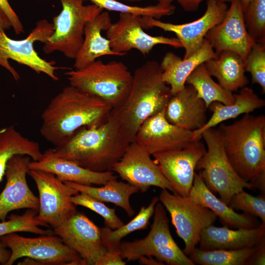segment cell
Instances as JSON below:
<instances>
[{
    "label": "cell",
    "mask_w": 265,
    "mask_h": 265,
    "mask_svg": "<svg viewBox=\"0 0 265 265\" xmlns=\"http://www.w3.org/2000/svg\"><path fill=\"white\" fill-rule=\"evenodd\" d=\"M131 143L110 114L102 124L83 127L44 153L96 172L111 171Z\"/></svg>",
    "instance_id": "1"
},
{
    "label": "cell",
    "mask_w": 265,
    "mask_h": 265,
    "mask_svg": "<svg viewBox=\"0 0 265 265\" xmlns=\"http://www.w3.org/2000/svg\"><path fill=\"white\" fill-rule=\"evenodd\" d=\"M112 109L102 100L69 85L55 95L43 111L40 133L56 146L81 127L102 124Z\"/></svg>",
    "instance_id": "2"
},
{
    "label": "cell",
    "mask_w": 265,
    "mask_h": 265,
    "mask_svg": "<svg viewBox=\"0 0 265 265\" xmlns=\"http://www.w3.org/2000/svg\"><path fill=\"white\" fill-rule=\"evenodd\" d=\"M226 156L243 180L265 191V116L245 114L217 129Z\"/></svg>",
    "instance_id": "3"
},
{
    "label": "cell",
    "mask_w": 265,
    "mask_h": 265,
    "mask_svg": "<svg viewBox=\"0 0 265 265\" xmlns=\"http://www.w3.org/2000/svg\"><path fill=\"white\" fill-rule=\"evenodd\" d=\"M162 73L160 64L154 60L136 68L127 98L110 112L131 142L134 141L141 124L166 107L171 94L170 87L162 79Z\"/></svg>",
    "instance_id": "4"
},
{
    "label": "cell",
    "mask_w": 265,
    "mask_h": 265,
    "mask_svg": "<svg viewBox=\"0 0 265 265\" xmlns=\"http://www.w3.org/2000/svg\"><path fill=\"white\" fill-rule=\"evenodd\" d=\"M70 85L106 102L112 109L125 101L133 76L121 61L96 60L88 65L65 73Z\"/></svg>",
    "instance_id": "5"
},
{
    "label": "cell",
    "mask_w": 265,
    "mask_h": 265,
    "mask_svg": "<svg viewBox=\"0 0 265 265\" xmlns=\"http://www.w3.org/2000/svg\"><path fill=\"white\" fill-rule=\"evenodd\" d=\"M207 150L198 161L196 169L199 170L206 186L220 199L228 204L232 197L244 188L255 189L237 173L225 153L217 129L211 128L201 134Z\"/></svg>",
    "instance_id": "6"
},
{
    "label": "cell",
    "mask_w": 265,
    "mask_h": 265,
    "mask_svg": "<svg viewBox=\"0 0 265 265\" xmlns=\"http://www.w3.org/2000/svg\"><path fill=\"white\" fill-rule=\"evenodd\" d=\"M119 251L122 258L127 261L145 256L169 265H195L174 240L165 208L161 203L155 206L153 222L147 236L133 241L121 242Z\"/></svg>",
    "instance_id": "7"
},
{
    "label": "cell",
    "mask_w": 265,
    "mask_h": 265,
    "mask_svg": "<svg viewBox=\"0 0 265 265\" xmlns=\"http://www.w3.org/2000/svg\"><path fill=\"white\" fill-rule=\"evenodd\" d=\"M62 6L53 18L54 31L44 43L46 54L58 51L70 59H75L84 39L86 25L103 11L95 4L84 5L85 0H59Z\"/></svg>",
    "instance_id": "8"
},
{
    "label": "cell",
    "mask_w": 265,
    "mask_h": 265,
    "mask_svg": "<svg viewBox=\"0 0 265 265\" xmlns=\"http://www.w3.org/2000/svg\"><path fill=\"white\" fill-rule=\"evenodd\" d=\"M11 251L5 265H12L23 257L20 265H85L80 256L54 233L27 238L16 233L0 237Z\"/></svg>",
    "instance_id": "9"
},
{
    "label": "cell",
    "mask_w": 265,
    "mask_h": 265,
    "mask_svg": "<svg viewBox=\"0 0 265 265\" xmlns=\"http://www.w3.org/2000/svg\"><path fill=\"white\" fill-rule=\"evenodd\" d=\"M53 31V23L45 19L37 22L35 27L22 40L12 39L4 30H0V65L7 70L16 81L20 79V76L10 65L8 59L26 65L38 74L44 73L57 81L58 78L55 71L60 68L55 65L54 61H48L41 58L34 48L35 42L46 43Z\"/></svg>",
    "instance_id": "10"
},
{
    "label": "cell",
    "mask_w": 265,
    "mask_h": 265,
    "mask_svg": "<svg viewBox=\"0 0 265 265\" xmlns=\"http://www.w3.org/2000/svg\"><path fill=\"white\" fill-rule=\"evenodd\" d=\"M159 200L169 212L176 233L184 242L183 250L189 256L196 248L202 230L216 221L217 216L208 208L166 189H162Z\"/></svg>",
    "instance_id": "11"
},
{
    "label": "cell",
    "mask_w": 265,
    "mask_h": 265,
    "mask_svg": "<svg viewBox=\"0 0 265 265\" xmlns=\"http://www.w3.org/2000/svg\"><path fill=\"white\" fill-rule=\"evenodd\" d=\"M28 174L39 192V209L36 217L53 229L60 226L77 210L71 197L79 192L47 171L29 169Z\"/></svg>",
    "instance_id": "12"
},
{
    "label": "cell",
    "mask_w": 265,
    "mask_h": 265,
    "mask_svg": "<svg viewBox=\"0 0 265 265\" xmlns=\"http://www.w3.org/2000/svg\"><path fill=\"white\" fill-rule=\"evenodd\" d=\"M205 13L199 19L187 23L174 24L163 22L151 17H141L143 29L158 27L174 33L185 49L184 58L196 52L202 46L208 31L224 19L228 7L225 2L207 0Z\"/></svg>",
    "instance_id": "13"
},
{
    "label": "cell",
    "mask_w": 265,
    "mask_h": 265,
    "mask_svg": "<svg viewBox=\"0 0 265 265\" xmlns=\"http://www.w3.org/2000/svg\"><path fill=\"white\" fill-rule=\"evenodd\" d=\"M53 232L80 256L85 265H98L107 251L102 240L101 228L77 211Z\"/></svg>",
    "instance_id": "14"
},
{
    "label": "cell",
    "mask_w": 265,
    "mask_h": 265,
    "mask_svg": "<svg viewBox=\"0 0 265 265\" xmlns=\"http://www.w3.org/2000/svg\"><path fill=\"white\" fill-rule=\"evenodd\" d=\"M106 38L111 50L118 56H123L132 49H136L143 55L148 54L158 45L183 48L177 38L152 36L142 26L141 16L120 13L118 20L112 23L106 31Z\"/></svg>",
    "instance_id": "15"
},
{
    "label": "cell",
    "mask_w": 265,
    "mask_h": 265,
    "mask_svg": "<svg viewBox=\"0 0 265 265\" xmlns=\"http://www.w3.org/2000/svg\"><path fill=\"white\" fill-rule=\"evenodd\" d=\"M201 139L179 150L156 153L154 161L172 187L174 193L188 197L197 164L206 151Z\"/></svg>",
    "instance_id": "16"
},
{
    "label": "cell",
    "mask_w": 265,
    "mask_h": 265,
    "mask_svg": "<svg viewBox=\"0 0 265 265\" xmlns=\"http://www.w3.org/2000/svg\"><path fill=\"white\" fill-rule=\"evenodd\" d=\"M151 156L136 142H131L121 158L114 165L112 171L141 192H145L151 186H154L174 193L171 185Z\"/></svg>",
    "instance_id": "17"
},
{
    "label": "cell",
    "mask_w": 265,
    "mask_h": 265,
    "mask_svg": "<svg viewBox=\"0 0 265 265\" xmlns=\"http://www.w3.org/2000/svg\"><path fill=\"white\" fill-rule=\"evenodd\" d=\"M165 108L147 119L135 137L134 141L151 156L183 149L197 139L194 138L193 131L168 122L165 117Z\"/></svg>",
    "instance_id": "18"
},
{
    "label": "cell",
    "mask_w": 265,
    "mask_h": 265,
    "mask_svg": "<svg viewBox=\"0 0 265 265\" xmlns=\"http://www.w3.org/2000/svg\"><path fill=\"white\" fill-rule=\"evenodd\" d=\"M30 157L13 156L8 160L4 176L6 183L0 194V220H6L12 211L28 209L38 211L39 198L31 191L26 180Z\"/></svg>",
    "instance_id": "19"
},
{
    "label": "cell",
    "mask_w": 265,
    "mask_h": 265,
    "mask_svg": "<svg viewBox=\"0 0 265 265\" xmlns=\"http://www.w3.org/2000/svg\"><path fill=\"white\" fill-rule=\"evenodd\" d=\"M230 2L223 20L208 31L205 39L217 55L224 51H230L238 54L244 61L256 42L246 29L240 0Z\"/></svg>",
    "instance_id": "20"
},
{
    "label": "cell",
    "mask_w": 265,
    "mask_h": 265,
    "mask_svg": "<svg viewBox=\"0 0 265 265\" xmlns=\"http://www.w3.org/2000/svg\"><path fill=\"white\" fill-rule=\"evenodd\" d=\"M208 107L197 96L190 84L174 94H171L166 106L164 115L170 123L194 131L201 129L207 122Z\"/></svg>",
    "instance_id": "21"
},
{
    "label": "cell",
    "mask_w": 265,
    "mask_h": 265,
    "mask_svg": "<svg viewBox=\"0 0 265 265\" xmlns=\"http://www.w3.org/2000/svg\"><path fill=\"white\" fill-rule=\"evenodd\" d=\"M265 238V224L253 228L231 229L212 225L204 229L199 240L200 249L237 250L257 245Z\"/></svg>",
    "instance_id": "22"
},
{
    "label": "cell",
    "mask_w": 265,
    "mask_h": 265,
    "mask_svg": "<svg viewBox=\"0 0 265 265\" xmlns=\"http://www.w3.org/2000/svg\"><path fill=\"white\" fill-rule=\"evenodd\" d=\"M192 201L211 210L224 226L233 229L253 228L260 225L256 217L239 213L218 198L206 186L199 174L195 173L193 185L188 195Z\"/></svg>",
    "instance_id": "23"
},
{
    "label": "cell",
    "mask_w": 265,
    "mask_h": 265,
    "mask_svg": "<svg viewBox=\"0 0 265 265\" xmlns=\"http://www.w3.org/2000/svg\"><path fill=\"white\" fill-rule=\"evenodd\" d=\"M217 56L205 38L201 47L188 58L182 59L173 52H167L160 64L162 79L170 87L171 94H175L184 88L187 78L197 66Z\"/></svg>",
    "instance_id": "24"
},
{
    "label": "cell",
    "mask_w": 265,
    "mask_h": 265,
    "mask_svg": "<svg viewBox=\"0 0 265 265\" xmlns=\"http://www.w3.org/2000/svg\"><path fill=\"white\" fill-rule=\"evenodd\" d=\"M43 153L44 157L42 159L30 161L29 169L52 173L63 182H71L87 186L104 185L109 180L117 178L113 171H91L69 160Z\"/></svg>",
    "instance_id": "25"
},
{
    "label": "cell",
    "mask_w": 265,
    "mask_h": 265,
    "mask_svg": "<svg viewBox=\"0 0 265 265\" xmlns=\"http://www.w3.org/2000/svg\"><path fill=\"white\" fill-rule=\"evenodd\" d=\"M111 23L109 13L103 11L85 26L82 45L75 59V69L83 68L104 55H118L113 52L108 39L102 35Z\"/></svg>",
    "instance_id": "26"
},
{
    "label": "cell",
    "mask_w": 265,
    "mask_h": 265,
    "mask_svg": "<svg viewBox=\"0 0 265 265\" xmlns=\"http://www.w3.org/2000/svg\"><path fill=\"white\" fill-rule=\"evenodd\" d=\"M234 103L224 105L218 102L211 103L208 108L212 112L211 117L200 129L193 131L194 139H201L203 132L214 128L224 121L234 119L243 114H248L261 108L265 105V101L260 98L248 87L240 89L238 93L234 94Z\"/></svg>",
    "instance_id": "27"
},
{
    "label": "cell",
    "mask_w": 265,
    "mask_h": 265,
    "mask_svg": "<svg viewBox=\"0 0 265 265\" xmlns=\"http://www.w3.org/2000/svg\"><path fill=\"white\" fill-rule=\"evenodd\" d=\"M205 64L210 75L217 79L219 84L232 92L246 86L249 82L245 75L244 61L235 52L224 51Z\"/></svg>",
    "instance_id": "28"
},
{
    "label": "cell",
    "mask_w": 265,
    "mask_h": 265,
    "mask_svg": "<svg viewBox=\"0 0 265 265\" xmlns=\"http://www.w3.org/2000/svg\"><path fill=\"white\" fill-rule=\"evenodd\" d=\"M64 182L79 192L86 193L102 202L112 203L121 207L129 217L132 216L135 213L131 205L130 198L139 190L128 183L118 181L117 178H115L109 180L101 187H94L71 182Z\"/></svg>",
    "instance_id": "29"
},
{
    "label": "cell",
    "mask_w": 265,
    "mask_h": 265,
    "mask_svg": "<svg viewBox=\"0 0 265 265\" xmlns=\"http://www.w3.org/2000/svg\"><path fill=\"white\" fill-rule=\"evenodd\" d=\"M17 154L26 155L33 160H41L44 153L39 144L21 133L13 126L0 130V183L4 176L8 160Z\"/></svg>",
    "instance_id": "30"
},
{
    "label": "cell",
    "mask_w": 265,
    "mask_h": 265,
    "mask_svg": "<svg viewBox=\"0 0 265 265\" xmlns=\"http://www.w3.org/2000/svg\"><path fill=\"white\" fill-rule=\"evenodd\" d=\"M186 84H190L194 88L198 97L205 102L208 108L214 102L224 105L234 103V94L213 80L205 63L197 66L191 73L186 80Z\"/></svg>",
    "instance_id": "31"
},
{
    "label": "cell",
    "mask_w": 265,
    "mask_h": 265,
    "mask_svg": "<svg viewBox=\"0 0 265 265\" xmlns=\"http://www.w3.org/2000/svg\"><path fill=\"white\" fill-rule=\"evenodd\" d=\"M159 201V197H154L148 206H142L132 220L118 229L112 230L106 226L101 228L102 240L107 250L119 251V245L123 238L134 231L146 229Z\"/></svg>",
    "instance_id": "32"
},
{
    "label": "cell",
    "mask_w": 265,
    "mask_h": 265,
    "mask_svg": "<svg viewBox=\"0 0 265 265\" xmlns=\"http://www.w3.org/2000/svg\"><path fill=\"white\" fill-rule=\"evenodd\" d=\"M257 245L237 250H203L196 248L188 257L195 265H245L256 250Z\"/></svg>",
    "instance_id": "33"
},
{
    "label": "cell",
    "mask_w": 265,
    "mask_h": 265,
    "mask_svg": "<svg viewBox=\"0 0 265 265\" xmlns=\"http://www.w3.org/2000/svg\"><path fill=\"white\" fill-rule=\"evenodd\" d=\"M89 0L103 9L128 13L141 17H151L158 20H159L163 16L173 14L175 9V6L171 3L158 2L155 5L142 7L127 5L116 0Z\"/></svg>",
    "instance_id": "34"
},
{
    "label": "cell",
    "mask_w": 265,
    "mask_h": 265,
    "mask_svg": "<svg viewBox=\"0 0 265 265\" xmlns=\"http://www.w3.org/2000/svg\"><path fill=\"white\" fill-rule=\"evenodd\" d=\"M38 211L29 209L22 215L12 214L7 220L0 222V237L13 233L29 232L38 235L52 234L53 231L40 227H47L36 217Z\"/></svg>",
    "instance_id": "35"
},
{
    "label": "cell",
    "mask_w": 265,
    "mask_h": 265,
    "mask_svg": "<svg viewBox=\"0 0 265 265\" xmlns=\"http://www.w3.org/2000/svg\"><path fill=\"white\" fill-rule=\"evenodd\" d=\"M71 201L76 206L89 209L101 216L106 226L112 230L121 227L124 223L117 215L114 208L106 206L102 202L89 194L79 192L71 197Z\"/></svg>",
    "instance_id": "36"
},
{
    "label": "cell",
    "mask_w": 265,
    "mask_h": 265,
    "mask_svg": "<svg viewBox=\"0 0 265 265\" xmlns=\"http://www.w3.org/2000/svg\"><path fill=\"white\" fill-rule=\"evenodd\" d=\"M244 18L246 29L256 42H265V0H252Z\"/></svg>",
    "instance_id": "37"
},
{
    "label": "cell",
    "mask_w": 265,
    "mask_h": 265,
    "mask_svg": "<svg viewBox=\"0 0 265 265\" xmlns=\"http://www.w3.org/2000/svg\"><path fill=\"white\" fill-rule=\"evenodd\" d=\"M228 205L234 210L242 211L244 213L259 217L261 223L265 224L264 195L255 196L242 189L232 197Z\"/></svg>",
    "instance_id": "38"
},
{
    "label": "cell",
    "mask_w": 265,
    "mask_h": 265,
    "mask_svg": "<svg viewBox=\"0 0 265 265\" xmlns=\"http://www.w3.org/2000/svg\"><path fill=\"white\" fill-rule=\"evenodd\" d=\"M245 72L251 76L252 83L259 84L265 93V42H256L244 60Z\"/></svg>",
    "instance_id": "39"
},
{
    "label": "cell",
    "mask_w": 265,
    "mask_h": 265,
    "mask_svg": "<svg viewBox=\"0 0 265 265\" xmlns=\"http://www.w3.org/2000/svg\"><path fill=\"white\" fill-rule=\"evenodd\" d=\"M0 8L4 11L9 19L12 27L16 35L24 33V28L18 16L12 9L8 0H0Z\"/></svg>",
    "instance_id": "40"
},
{
    "label": "cell",
    "mask_w": 265,
    "mask_h": 265,
    "mask_svg": "<svg viewBox=\"0 0 265 265\" xmlns=\"http://www.w3.org/2000/svg\"><path fill=\"white\" fill-rule=\"evenodd\" d=\"M265 238L258 244L256 250L245 265H264L265 264Z\"/></svg>",
    "instance_id": "41"
},
{
    "label": "cell",
    "mask_w": 265,
    "mask_h": 265,
    "mask_svg": "<svg viewBox=\"0 0 265 265\" xmlns=\"http://www.w3.org/2000/svg\"><path fill=\"white\" fill-rule=\"evenodd\" d=\"M119 251L107 252L100 260L98 265H125Z\"/></svg>",
    "instance_id": "42"
},
{
    "label": "cell",
    "mask_w": 265,
    "mask_h": 265,
    "mask_svg": "<svg viewBox=\"0 0 265 265\" xmlns=\"http://www.w3.org/2000/svg\"><path fill=\"white\" fill-rule=\"evenodd\" d=\"M171 2L176 0L186 11L192 12L196 11L200 4L205 0H169ZM223 2L231 1V0H219Z\"/></svg>",
    "instance_id": "43"
},
{
    "label": "cell",
    "mask_w": 265,
    "mask_h": 265,
    "mask_svg": "<svg viewBox=\"0 0 265 265\" xmlns=\"http://www.w3.org/2000/svg\"><path fill=\"white\" fill-rule=\"evenodd\" d=\"M10 256V250L7 249L6 246L0 239V264L5 265Z\"/></svg>",
    "instance_id": "44"
},
{
    "label": "cell",
    "mask_w": 265,
    "mask_h": 265,
    "mask_svg": "<svg viewBox=\"0 0 265 265\" xmlns=\"http://www.w3.org/2000/svg\"><path fill=\"white\" fill-rule=\"evenodd\" d=\"M12 24L7 15L0 8V30H5L10 29Z\"/></svg>",
    "instance_id": "45"
},
{
    "label": "cell",
    "mask_w": 265,
    "mask_h": 265,
    "mask_svg": "<svg viewBox=\"0 0 265 265\" xmlns=\"http://www.w3.org/2000/svg\"><path fill=\"white\" fill-rule=\"evenodd\" d=\"M138 260L139 263L141 265H163L164 263L153 259V257L143 256L140 257Z\"/></svg>",
    "instance_id": "46"
},
{
    "label": "cell",
    "mask_w": 265,
    "mask_h": 265,
    "mask_svg": "<svg viewBox=\"0 0 265 265\" xmlns=\"http://www.w3.org/2000/svg\"><path fill=\"white\" fill-rule=\"evenodd\" d=\"M239 0L241 2L243 12L244 13L246 11L249 4H250L252 0Z\"/></svg>",
    "instance_id": "47"
},
{
    "label": "cell",
    "mask_w": 265,
    "mask_h": 265,
    "mask_svg": "<svg viewBox=\"0 0 265 265\" xmlns=\"http://www.w3.org/2000/svg\"><path fill=\"white\" fill-rule=\"evenodd\" d=\"M158 2L163 3H171V2L169 0H156Z\"/></svg>",
    "instance_id": "48"
},
{
    "label": "cell",
    "mask_w": 265,
    "mask_h": 265,
    "mask_svg": "<svg viewBox=\"0 0 265 265\" xmlns=\"http://www.w3.org/2000/svg\"><path fill=\"white\" fill-rule=\"evenodd\" d=\"M128 0V1H140L142 0Z\"/></svg>",
    "instance_id": "49"
}]
</instances>
